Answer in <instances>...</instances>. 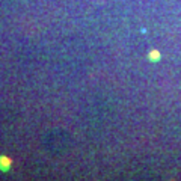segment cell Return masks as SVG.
Masks as SVG:
<instances>
[{
  "mask_svg": "<svg viewBox=\"0 0 181 181\" xmlns=\"http://www.w3.org/2000/svg\"><path fill=\"white\" fill-rule=\"evenodd\" d=\"M150 57H151V59H158V53L157 51H152Z\"/></svg>",
  "mask_w": 181,
  "mask_h": 181,
  "instance_id": "obj_1",
  "label": "cell"
}]
</instances>
